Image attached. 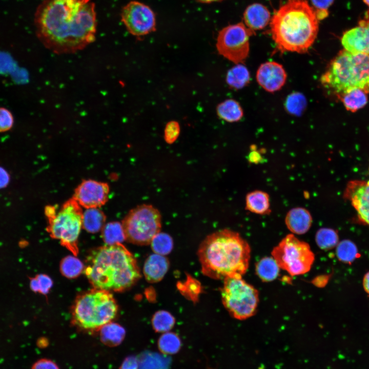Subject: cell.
Here are the masks:
<instances>
[{
	"mask_svg": "<svg viewBox=\"0 0 369 369\" xmlns=\"http://www.w3.org/2000/svg\"><path fill=\"white\" fill-rule=\"evenodd\" d=\"M117 310L110 292L95 288L77 297L72 310V321L83 331L95 332L111 322Z\"/></svg>",
	"mask_w": 369,
	"mask_h": 369,
	"instance_id": "6",
	"label": "cell"
},
{
	"mask_svg": "<svg viewBox=\"0 0 369 369\" xmlns=\"http://www.w3.org/2000/svg\"><path fill=\"white\" fill-rule=\"evenodd\" d=\"M341 42L346 51L369 55V10L357 26L343 33Z\"/></svg>",
	"mask_w": 369,
	"mask_h": 369,
	"instance_id": "15",
	"label": "cell"
},
{
	"mask_svg": "<svg viewBox=\"0 0 369 369\" xmlns=\"http://www.w3.org/2000/svg\"><path fill=\"white\" fill-rule=\"evenodd\" d=\"M84 271L95 288L109 292L125 291L141 277L136 259L121 243L105 244L91 251Z\"/></svg>",
	"mask_w": 369,
	"mask_h": 369,
	"instance_id": "3",
	"label": "cell"
},
{
	"mask_svg": "<svg viewBox=\"0 0 369 369\" xmlns=\"http://www.w3.org/2000/svg\"><path fill=\"white\" fill-rule=\"evenodd\" d=\"M336 254L340 261L348 264H352L360 256L356 245L348 239L338 242L336 246Z\"/></svg>",
	"mask_w": 369,
	"mask_h": 369,
	"instance_id": "27",
	"label": "cell"
},
{
	"mask_svg": "<svg viewBox=\"0 0 369 369\" xmlns=\"http://www.w3.org/2000/svg\"><path fill=\"white\" fill-rule=\"evenodd\" d=\"M272 255L280 268L292 276L309 272L315 259L309 244L292 234L286 235L274 247Z\"/></svg>",
	"mask_w": 369,
	"mask_h": 369,
	"instance_id": "10",
	"label": "cell"
},
{
	"mask_svg": "<svg viewBox=\"0 0 369 369\" xmlns=\"http://www.w3.org/2000/svg\"><path fill=\"white\" fill-rule=\"evenodd\" d=\"M334 0H311L318 19L322 20L328 15V9Z\"/></svg>",
	"mask_w": 369,
	"mask_h": 369,
	"instance_id": "37",
	"label": "cell"
},
{
	"mask_svg": "<svg viewBox=\"0 0 369 369\" xmlns=\"http://www.w3.org/2000/svg\"><path fill=\"white\" fill-rule=\"evenodd\" d=\"M101 236L106 244L121 243L126 240L122 224L117 221L105 224L101 229Z\"/></svg>",
	"mask_w": 369,
	"mask_h": 369,
	"instance_id": "28",
	"label": "cell"
},
{
	"mask_svg": "<svg viewBox=\"0 0 369 369\" xmlns=\"http://www.w3.org/2000/svg\"><path fill=\"white\" fill-rule=\"evenodd\" d=\"M306 100L304 96L299 93L289 95L285 102V108L288 112L294 115H299L304 110Z\"/></svg>",
	"mask_w": 369,
	"mask_h": 369,
	"instance_id": "35",
	"label": "cell"
},
{
	"mask_svg": "<svg viewBox=\"0 0 369 369\" xmlns=\"http://www.w3.org/2000/svg\"><path fill=\"white\" fill-rule=\"evenodd\" d=\"M10 179L8 172L0 167V189L5 187L9 183Z\"/></svg>",
	"mask_w": 369,
	"mask_h": 369,
	"instance_id": "42",
	"label": "cell"
},
{
	"mask_svg": "<svg viewBox=\"0 0 369 369\" xmlns=\"http://www.w3.org/2000/svg\"><path fill=\"white\" fill-rule=\"evenodd\" d=\"M150 244L155 253L163 256L169 254L173 247L172 237L168 234L161 232L154 237Z\"/></svg>",
	"mask_w": 369,
	"mask_h": 369,
	"instance_id": "34",
	"label": "cell"
},
{
	"mask_svg": "<svg viewBox=\"0 0 369 369\" xmlns=\"http://www.w3.org/2000/svg\"><path fill=\"white\" fill-rule=\"evenodd\" d=\"M32 369H59L57 364L52 360L43 358L36 361Z\"/></svg>",
	"mask_w": 369,
	"mask_h": 369,
	"instance_id": "40",
	"label": "cell"
},
{
	"mask_svg": "<svg viewBox=\"0 0 369 369\" xmlns=\"http://www.w3.org/2000/svg\"><path fill=\"white\" fill-rule=\"evenodd\" d=\"M218 116L229 122L240 120L243 115V110L240 104L235 100L227 99L219 104L217 107Z\"/></svg>",
	"mask_w": 369,
	"mask_h": 369,
	"instance_id": "24",
	"label": "cell"
},
{
	"mask_svg": "<svg viewBox=\"0 0 369 369\" xmlns=\"http://www.w3.org/2000/svg\"><path fill=\"white\" fill-rule=\"evenodd\" d=\"M315 240L321 249L329 250L337 246L339 242V236L335 230L324 228L317 232Z\"/></svg>",
	"mask_w": 369,
	"mask_h": 369,
	"instance_id": "30",
	"label": "cell"
},
{
	"mask_svg": "<svg viewBox=\"0 0 369 369\" xmlns=\"http://www.w3.org/2000/svg\"><path fill=\"white\" fill-rule=\"evenodd\" d=\"M45 214L48 221L47 231L50 236L58 240L63 246L76 256L83 215L79 204L72 197L59 208L47 206Z\"/></svg>",
	"mask_w": 369,
	"mask_h": 369,
	"instance_id": "7",
	"label": "cell"
},
{
	"mask_svg": "<svg viewBox=\"0 0 369 369\" xmlns=\"http://www.w3.org/2000/svg\"><path fill=\"white\" fill-rule=\"evenodd\" d=\"M121 224L126 240L137 245H147L160 232L161 218L154 207L142 204L130 210Z\"/></svg>",
	"mask_w": 369,
	"mask_h": 369,
	"instance_id": "9",
	"label": "cell"
},
{
	"mask_svg": "<svg viewBox=\"0 0 369 369\" xmlns=\"http://www.w3.org/2000/svg\"><path fill=\"white\" fill-rule=\"evenodd\" d=\"M196 1L201 2V3H212V2H217V1H222V0H196Z\"/></svg>",
	"mask_w": 369,
	"mask_h": 369,
	"instance_id": "44",
	"label": "cell"
},
{
	"mask_svg": "<svg viewBox=\"0 0 369 369\" xmlns=\"http://www.w3.org/2000/svg\"><path fill=\"white\" fill-rule=\"evenodd\" d=\"M51 278L45 274H39L31 278L30 281V286L35 292L46 294L52 286Z\"/></svg>",
	"mask_w": 369,
	"mask_h": 369,
	"instance_id": "36",
	"label": "cell"
},
{
	"mask_svg": "<svg viewBox=\"0 0 369 369\" xmlns=\"http://www.w3.org/2000/svg\"><path fill=\"white\" fill-rule=\"evenodd\" d=\"M367 94L361 89L355 88L342 93L338 97L347 110L355 112L366 105Z\"/></svg>",
	"mask_w": 369,
	"mask_h": 369,
	"instance_id": "21",
	"label": "cell"
},
{
	"mask_svg": "<svg viewBox=\"0 0 369 369\" xmlns=\"http://www.w3.org/2000/svg\"><path fill=\"white\" fill-rule=\"evenodd\" d=\"M34 23L46 46L57 51H74L94 39L95 4L91 0H44L36 9Z\"/></svg>",
	"mask_w": 369,
	"mask_h": 369,
	"instance_id": "1",
	"label": "cell"
},
{
	"mask_svg": "<svg viewBox=\"0 0 369 369\" xmlns=\"http://www.w3.org/2000/svg\"><path fill=\"white\" fill-rule=\"evenodd\" d=\"M254 31L243 23L230 25L218 33L216 48L218 53L236 64H242L250 51V37Z\"/></svg>",
	"mask_w": 369,
	"mask_h": 369,
	"instance_id": "11",
	"label": "cell"
},
{
	"mask_svg": "<svg viewBox=\"0 0 369 369\" xmlns=\"http://www.w3.org/2000/svg\"><path fill=\"white\" fill-rule=\"evenodd\" d=\"M169 267V261L163 255L156 253L150 255L146 260L144 266L146 279L150 283L160 281L168 271Z\"/></svg>",
	"mask_w": 369,
	"mask_h": 369,
	"instance_id": "19",
	"label": "cell"
},
{
	"mask_svg": "<svg viewBox=\"0 0 369 369\" xmlns=\"http://www.w3.org/2000/svg\"><path fill=\"white\" fill-rule=\"evenodd\" d=\"M280 267L273 257H265L261 259L256 264V273L263 282H270L277 278Z\"/></svg>",
	"mask_w": 369,
	"mask_h": 369,
	"instance_id": "25",
	"label": "cell"
},
{
	"mask_svg": "<svg viewBox=\"0 0 369 369\" xmlns=\"http://www.w3.org/2000/svg\"><path fill=\"white\" fill-rule=\"evenodd\" d=\"M286 77V73L282 65L276 61L263 63L256 73L258 84L270 92L279 90L285 84Z\"/></svg>",
	"mask_w": 369,
	"mask_h": 369,
	"instance_id": "16",
	"label": "cell"
},
{
	"mask_svg": "<svg viewBox=\"0 0 369 369\" xmlns=\"http://www.w3.org/2000/svg\"><path fill=\"white\" fill-rule=\"evenodd\" d=\"M271 18L268 8L258 3L249 5L243 13L244 25L253 31L263 29Z\"/></svg>",
	"mask_w": 369,
	"mask_h": 369,
	"instance_id": "18",
	"label": "cell"
},
{
	"mask_svg": "<svg viewBox=\"0 0 369 369\" xmlns=\"http://www.w3.org/2000/svg\"><path fill=\"white\" fill-rule=\"evenodd\" d=\"M285 223L288 229L293 233L303 234L310 229L312 217L308 210L303 208L297 207L288 212Z\"/></svg>",
	"mask_w": 369,
	"mask_h": 369,
	"instance_id": "17",
	"label": "cell"
},
{
	"mask_svg": "<svg viewBox=\"0 0 369 369\" xmlns=\"http://www.w3.org/2000/svg\"><path fill=\"white\" fill-rule=\"evenodd\" d=\"M100 331L102 342L110 347L116 346L123 341L126 334L124 328L117 323L110 322L103 326Z\"/></svg>",
	"mask_w": 369,
	"mask_h": 369,
	"instance_id": "22",
	"label": "cell"
},
{
	"mask_svg": "<svg viewBox=\"0 0 369 369\" xmlns=\"http://www.w3.org/2000/svg\"><path fill=\"white\" fill-rule=\"evenodd\" d=\"M61 274L68 278H75L84 270L82 262L77 258L68 256L62 259L60 264Z\"/></svg>",
	"mask_w": 369,
	"mask_h": 369,
	"instance_id": "32",
	"label": "cell"
},
{
	"mask_svg": "<svg viewBox=\"0 0 369 369\" xmlns=\"http://www.w3.org/2000/svg\"><path fill=\"white\" fill-rule=\"evenodd\" d=\"M106 217L98 208L86 209L83 212L82 227L91 233L101 230L105 224Z\"/></svg>",
	"mask_w": 369,
	"mask_h": 369,
	"instance_id": "23",
	"label": "cell"
},
{
	"mask_svg": "<svg viewBox=\"0 0 369 369\" xmlns=\"http://www.w3.org/2000/svg\"><path fill=\"white\" fill-rule=\"evenodd\" d=\"M139 360L133 355L127 357L122 361L119 369H138Z\"/></svg>",
	"mask_w": 369,
	"mask_h": 369,
	"instance_id": "41",
	"label": "cell"
},
{
	"mask_svg": "<svg viewBox=\"0 0 369 369\" xmlns=\"http://www.w3.org/2000/svg\"><path fill=\"white\" fill-rule=\"evenodd\" d=\"M180 133V126L176 121H171L166 125L164 131V138L167 143L173 144Z\"/></svg>",
	"mask_w": 369,
	"mask_h": 369,
	"instance_id": "38",
	"label": "cell"
},
{
	"mask_svg": "<svg viewBox=\"0 0 369 369\" xmlns=\"http://www.w3.org/2000/svg\"><path fill=\"white\" fill-rule=\"evenodd\" d=\"M109 190L107 183L85 180L75 189L73 198L81 207L86 209L98 208L108 201Z\"/></svg>",
	"mask_w": 369,
	"mask_h": 369,
	"instance_id": "13",
	"label": "cell"
},
{
	"mask_svg": "<svg viewBox=\"0 0 369 369\" xmlns=\"http://www.w3.org/2000/svg\"><path fill=\"white\" fill-rule=\"evenodd\" d=\"M250 81L248 69L241 64H237L230 69L226 76V81L232 88L240 89L247 86Z\"/></svg>",
	"mask_w": 369,
	"mask_h": 369,
	"instance_id": "26",
	"label": "cell"
},
{
	"mask_svg": "<svg viewBox=\"0 0 369 369\" xmlns=\"http://www.w3.org/2000/svg\"><path fill=\"white\" fill-rule=\"evenodd\" d=\"M181 342L179 337L173 332L164 333L158 340L159 351L164 354L172 355L180 350Z\"/></svg>",
	"mask_w": 369,
	"mask_h": 369,
	"instance_id": "29",
	"label": "cell"
},
{
	"mask_svg": "<svg viewBox=\"0 0 369 369\" xmlns=\"http://www.w3.org/2000/svg\"><path fill=\"white\" fill-rule=\"evenodd\" d=\"M245 209L259 215L269 214L271 212L269 195L260 190L248 193L245 198Z\"/></svg>",
	"mask_w": 369,
	"mask_h": 369,
	"instance_id": "20",
	"label": "cell"
},
{
	"mask_svg": "<svg viewBox=\"0 0 369 369\" xmlns=\"http://www.w3.org/2000/svg\"><path fill=\"white\" fill-rule=\"evenodd\" d=\"M175 323L174 317L168 312H156L152 318V325L155 332L166 333L172 329Z\"/></svg>",
	"mask_w": 369,
	"mask_h": 369,
	"instance_id": "31",
	"label": "cell"
},
{
	"mask_svg": "<svg viewBox=\"0 0 369 369\" xmlns=\"http://www.w3.org/2000/svg\"><path fill=\"white\" fill-rule=\"evenodd\" d=\"M344 197L355 209L359 221L369 226V180L350 181Z\"/></svg>",
	"mask_w": 369,
	"mask_h": 369,
	"instance_id": "14",
	"label": "cell"
},
{
	"mask_svg": "<svg viewBox=\"0 0 369 369\" xmlns=\"http://www.w3.org/2000/svg\"><path fill=\"white\" fill-rule=\"evenodd\" d=\"M362 285L365 292L369 295V271L365 273L363 278Z\"/></svg>",
	"mask_w": 369,
	"mask_h": 369,
	"instance_id": "43",
	"label": "cell"
},
{
	"mask_svg": "<svg viewBox=\"0 0 369 369\" xmlns=\"http://www.w3.org/2000/svg\"><path fill=\"white\" fill-rule=\"evenodd\" d=\"M14 118L8 109L0 107V132L9 130L13 126Z\"/></svg>",
	"mask_w": 369,
	"mask_h": 369,
	"instance_id": "39",
	"label": "cell"
},
{
	"mask_svg": "<svg viewBox=\"0 0 369 369\" xmlns=\"http://www.w3.org/2000/svg\"><path fill=\"white\" fill-rule=\"evenodd\" d=\"M318 20L307 1L287 0L271 18L272 38L282 52H306L317 37Z\"/></svg>",
	"mask_w": 369,
	"mask_h": 369,
	"instance_id": "4",
	"label": "cell"
},
{
	"mask_svg": "<svg viewBox=\"0 0 369 369\" xmlns=\"http://www.w3.org/2000/svg\"><path fill=\"white\" fill-rule=\"evenodd\" d=\"M197 255L202 273L212 279L241 276L250 260L249 243L235 231L223 229L207 236L201 242Z\"/></svg>",
	"mask_w": 369,
	"mask_h": 369,
	"instance_id": "2",
	"label": "cell"
},
{
	"mask_svg": "<svg viewBox=\"0 0 369 369\" xmlns=\"http://www.w3.org/2000/svg\"><path fill=\"white\" fill-rule=\"evenodd\" d=\"M140 369H168L169 360L168 358L154 353H148L142 356Z\"/></svg>",
	"mask_w": 369,
	"mask_h": 369,
	"instance_id": "33",
	"label": "cell"
},
{
	"mask_svg": "<svg viewBox=\"0 0 369 369\" xmlns=\"http://www.w3.org/2000/svg\"><path fill=\"white\" fill-rule=\"evenodd\" d=\"M320 82L337 96L355 88L369 93V55L343 49L330 63Z\"/></svg>",
	"mask_w": 369,
	"mask_h": 369,
	"instance_id": "5",
	"label": "cell"
},
{
	"mask_svg": "<svg viewBox=\"0 0 369 369\" xmlns=\"http://www.w3.org/2000/svg\"><path fill=\"white\" fill-rule=\"evenodd\" d=\"M121 20L132 34L141 36L147 35L156 29L155 15L147 5L132 1L121 10Z\"/></svg>",
	"mask_w": 369,
	"mask_h": 369,
	"instance_id": "12",
	"label": "cell"
},
{
	"mask_svg": "<svg viewBox=\"0 0 369 369\" xmlns=\"http://www.w3.org/2000/svg\"><path fill=\"white\" fill-rule=\"evenodd\" d=\"M221 296L224 308L235 319L244 320L256 312L259 303L258 292L241 276L224 278Z\"/></svg>",
	"mask_w": 369,
	"mask_h": 369,
	"instance_id": "8",
	"label": "cell"
},
{
	"mask_svg": "<svg viewBox=\"0 0 369 369\" xmlns=\"http://www.w3.org/2000/svg\"><path fill=\"white\" fill-rule=\"evenodd\" d=\"M365 4L369 7V0H363Z\"/></svg>",
	"mask_w": 369,
	"mask_h": 369,
	"instance_id": "45",
	"label": "cell"
}]
</instances>
